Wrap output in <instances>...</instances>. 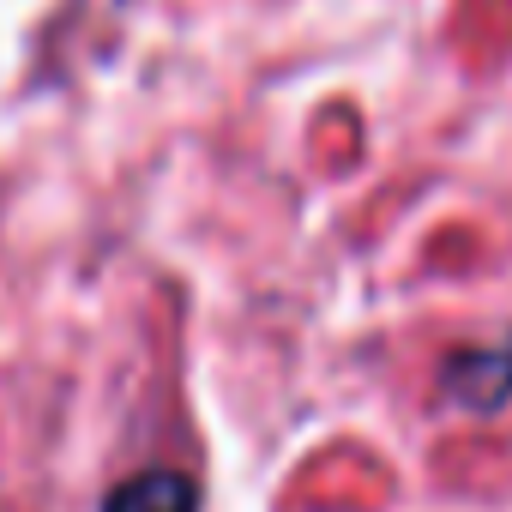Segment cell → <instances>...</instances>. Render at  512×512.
<instances>
[{"label": "cell", "instance_id": "1", "mask_svg": "<svg viewBox=\"0 0 512 512\" xmlns=\"http://www.w3.org/2000/svg\"><path fill=\"white\" fill-rule=\"evenodd\" d=\"M446 398L464 404V410H500V404H512V332L500 344L458 350L446 362Z\"/></svg>", "mask_w": 512, "mask_h": 512}, {"label": "cell", "instance_id": "2", "mask_svg": "<svg viewBox=\"0 0 512 512\" xmlns=\"http://www.w3.org/2000/svg\"><path fill=\"white\" fill-rule=\"evenodd\" d=\"M103 512H199V488L181 470H139L103 500Z\"/></svg>", "mask_w": 512, "mask_h": 512}]
</instances>
